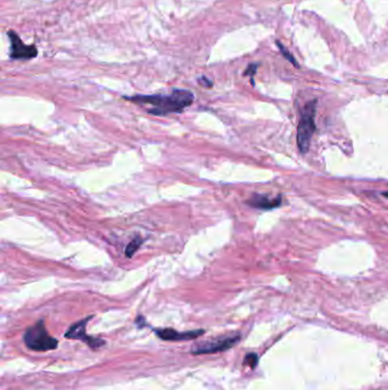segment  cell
<instances>
[{
    "mask_svg": "<svg viewBox=\"0 0 388 390\" xmlns=\"http://www.w3.org/2000/svg\"><path fill=\"white\" fill-rule=\"evenodd\" d=\"M199 84H205V87H212V81L208 80L206 77H202L199 79Z\"/></svg>",
    "mask_w": 388,
    "mask_h": 390,
    "instance_id": "4fadbf2b",
    "label": "cell"
},
{
    "mask_svg": "<svg viewBox=\"0 0 388 390\" xmlns=\"http://www.w3.org/2000/svg\"><path fill=\"white\" fill-rule=\"evenodd\" d=\"M383 195H384V196H385V198H388V192H384V193H383Z\"/></svg>",
    "mask_w": 388,
    "mask_h": 390,
    "instance_id": "5bb4252c",
    "label": "cell"
},
{
    "mask_svg": "<svg viewBox=\"0 0 388 390\" xmlns=\"http://www.w3.org/2000/svg\"><path fill=\"white\" fill-rule=\"evenodd\" d=\"M258 65H250L247 69L245 71V76H250L251 77L252 84H254L253 82V77L254 74L256 73V70H258Z\"/></svg>",
    "mask_w": 388,
    "mask_h": 390,
    "instance_id": "7c38bea8",
    "label": "cell"
},
{
    "mask_svg": "<svg viewBox=\"0 0 388 390\" xmlns=\"http://www.w3.org/2000/svg\"><path fill=\"white\" fill-rule=\"evenodd\" d=\"M93 319V317H88L84 320L79 321L73 325H71L70 329L65 333V338L67 339L81 340L84 343H87L90 348H98L105 345L104 340L98 339V338H93L88 336L86 333V325L88 322Z\"/></svg>",
    "mask_w": 388,
    "mask_h": 390,
    "instance_id": "8992f818",
    "label": "cell"
},
{
    "mask_svg": "<svg viewBox=\"0 0 388 390\" xmlns=\"http://www.w3.org/2000/svg\"><path fill=\"white\" fill-rule=\"evenodd\" d=\"M143 243H144V240L141 239V236L134 238V239L128 244L127 248H125V251H124L125 256L129 257V258L134 256V253H137V250L141 248Z\"/></svg>",
    "mask_w": 388,
    "mask_h": 390,
    "instance_id": "9c48e42d",
    "label": "cell"
},
{
    "mask_svg": "<svg viewBox=\"0 0 388 390\" xmlns=\"http://www.w3.org/2000/svg\"><path fill=\"white\" fill-rule=\"evenodd\" d=\"M155 333L161 339L169 340V341H179V340L196 339L197 336L204 333L203 330H196V331H188V332H178L175 330L162 329L155 330Z\"/></svg>",
    "mask_w": 388,
    "mask_h": 390,
    "instance_id": "ba28073f",
    "label": "cell"
},
{
    "mask_svg": "<svg viewBox=\"0 0 388 390\" xmlns=\"http://www.w3.org/2000/svg\"><path fill=\"white\" fill-rule=\"evenodd\" d=\"M7 36L10 38V58L12 60H31L37 56V47L24 44L16 32L12 30L8 31Z\"/></svg>",
    "mask_w": 388,
    "mask_h": 390,
    "instance_id": "277c9868",
    "label": "cell"
},
{
    "mask_svg": "<svg viewBox=\"0 0 388 390\" xmlns=\"http://www.w3.org/2000/svg\"><path fill=\"white\" fill-rule=\"evenodd\" d=\"M241 336L239 334H234V336H223L219 338L215 341H208V343H201L197 348L191 350V353L195 355H201V354H215L224 352L229 349L231 347H234L236 343H239Z\"/></svg>",
    "mask_w": 388,
    "mask_h": 390,
    "instance_id": "5b68a950",
    "label": "cell"
},
{
    "mask_svg": "<svg viewBox=\"0 0 388 390\" xmlns=\"http://www.w3.org/2000/svg\"><path fill=\"white\" fill-rule=\"evenodd\" d=\"M124 98L138 105H147L146 111L149 115H167L184 111L194 103L195 96L186 89H174L169 95H134L130 98L124 96Z\"/></svg>",
    "mask_w": 388,
    "mask_h": 390,
    "instance_id": "6da1fadb",
    "label": "cell"
},
{
    "mask_svg": "<svg viewBox=\"0 0 388 390\" xmlns=\"http://www.w3.org/2000/svg\"><path fill=\"white\" fill-rule=\"evenodd\" d=\"M315 108L317 100L308 102L302 112L301 120L298 127V145L302 153H306L311 144L312 136L315 130Z\"/></svg>",
    "mask_w": 388,
    "mask_h": 390,
    "instance_id": "3957f363",
    "label": "cell"
},
{
    "mask_svg": "<svg viewBox=\"0 0 388 390\" xmlns=\"http://www.w3.org/2000/svg\"><path fill=\"white\" fill-rule=\"evenodd\" d=\"M23 340L27 348L36 352H48L56 349L58 346V340L49 336L44 321H39L29 328L24 333Z\"/></svg>",
    "mask_w": 388,
    "mask_h": 390,
    "instance_id": "7a4b0ae2",
    "label": "cell"
},
{
    "mask_svg": "<svg viewBox=\"0 0 388 390\" xmlns=\"http://www.w3.org/2000/svg\"><path fill=\"white\" fill-rule=\"evenodd\" d=\"M252 208L262 209V210H270L277 207H280L281 196L278 195L276 198H270L269 195L265 194H254L251 198H248L246 201Z\"/></svg>",
    "mask_w": 388,
    "mask_h": 390,
    "instance_id": "52a82bcc",
    "label": "cell"
},
{
    "mask_svg": "<svg viewBox=\"0 0 388 390\" xmlns=\"http://www.w3.org/2000/svg\"><path fill=\"white\" fill-rule=\"evenodd\" d=\"M276 44H277L278 48H279V51H280L281 54L284 56L286 60L291 62V65H294V67H300L298 65V61L293 58V55L289 53L287 48L284 47V45L281 44L280 41H276Z\"/></svg>",
    "mask_w": 388,
    "mask_h": 390,
    "instance_id": "30bf717a",
    "label": "cell"
},
{
    "mask_svg": "<svg viewBox=\"0 0 388 390\" xmlns=\"http://www.w3.org/2000/svg\"><path fill=\"white\" fill-rule=\"evenodd\" d=\"M258 357L256 354L252 353L248 354L247 356L245 357L244 364L245 365H248L251 367L252 369H254L256 365H258Z\"/></svg>",
    "mask_w": 388,
    "mask_h": 390,
    "instance_id": "8fae6325",
    "label": "cell"
}]
</instances>
